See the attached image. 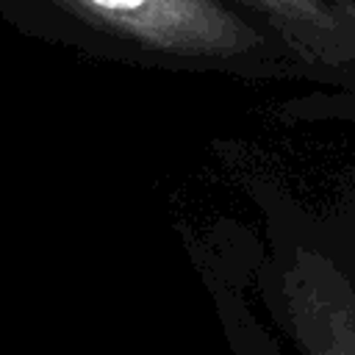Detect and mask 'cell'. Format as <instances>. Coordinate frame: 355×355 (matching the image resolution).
Masks as SVG:
<instances>
[{
    "label": "cell",
    "mask_w": 355,
    "mask_h": 355,
    "mask_svg": "<svg viewBox=\"0 0 355 355\" xmlns=\"http://www.w3.org/2000/svg\"><path fill=\"white\" fill-rule=\"evenodd\" d=\"M75 17L144 47L191 58H252L286 53L227 0H58ZM288 55V53H286Z\"/></svg>",
    "instance_id": "1"
},
{
    "label": "cell",
    "mask_w": 355,
    "mask_h": 355,
    "mask_svg": "<svg viewBox=\"0 0 355 355\" xmlns=\"http://www.w3.org/2000/svg\"><path fill=\"white\" fill-rule=\"evenodd\" d=\"M258 22L302 69L355 80V19L338 0H227Z\"/></svg>",
    "instance_id": "2"
},
{
    "label": "cell",
    "mask_w": 355,
    "mask_h": 355,
    "mask_svg": "<svg viewBox=\"0 0 355 355\" xmlns=\"http://www.w3.org/2000/svg\"><path fill=\"white\" fill-rule=\"evenodd\" d=\"M302 330L313 355H355V297L347 280L319 263L302 286Z\"/></svg>",
    "instance_id": "3"
},
{
    "label": "cell",
    "mask_w": 355,
    "mask_h": 355,
    "mask_svg": "<svg viewBox=\"0 0 355 355\" xmlns=\"http://www.w3.org/2000/svg\"><path fill=\"white\" fill-rule=\"evenodd\" d=\"M338 6H341V8L355 19V0H338Z\"/></svg>",
    "instance_id": "4"
}]
</instances>
